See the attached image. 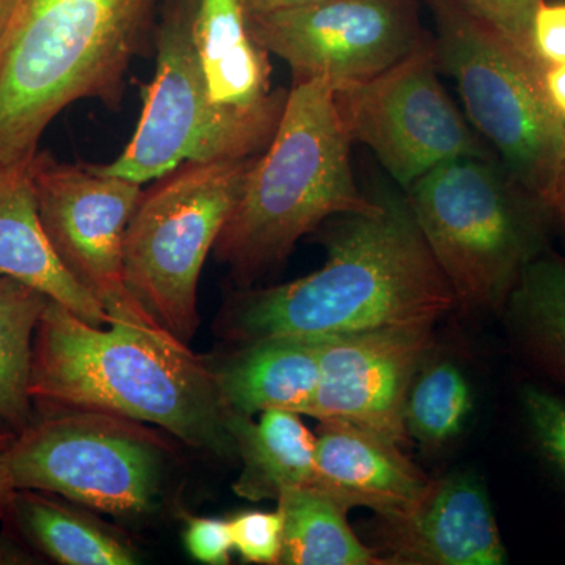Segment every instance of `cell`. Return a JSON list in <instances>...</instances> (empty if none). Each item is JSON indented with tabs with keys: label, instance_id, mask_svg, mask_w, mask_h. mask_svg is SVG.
Listing matches in <instances>:
<instances>
[{
	"label": "cell",
	"instance_id": "obj_27",
	"mask_svg": "<svg viewBox=\"0 0 565 565\" xmlns=\"http://www.w3.org/2000/svg\"><path fill=\"white\" fill-rule=\"evenodd\" d=\"M230 522L233 548L245 563L278 565L282 552L281 512L247 511Z\"/></svg>",
	"mask_w": 565,
	"mask_h": 565
},
{
	"label": "cell",
	"instance_id": "obj_11",
	"mask_svg": "<svg viewBox=\"0 0 565 565\" xmlns=\"http://www.w3.org/2000/svg\"><path fill=\"white\" fill-rule=\"evenodd\" d=\"M253 39L291 66L294 82L333 88L384 73L424 46L419 0H327L247 17Z\"/></svg>",
	"mask_w": 565,
	"mask_h": 565
},
{
	"label": "cell",
	"instance_id": "obj_18",
	"mask_svg": "<svg viewBox=\"0 0 565 565\" xmlns=\"http://www.w3.org/2000/svg\"><path fill=\"white\" fill-rule=\"evenodd\" d=\"M0 277L39 289L84 321L115 323L58 262L41 223L31 162H0Z\"/></svg>",
	"mask_w": 565,
	"mask_h": 565
},
{
	"label": "cell",
	"instance_id": "obj_14",
	"mask_svg": "<svg viewBox=\"0 0 565 565\" xmlns=\"http://www.w3.org/2000/svg\"><path fill=\"white\" fill-rule=\"evenodd\" d=\"M195 9L196 0H166L154 32L156 73L136 132L115 161L95 166L99 172L143 184L199 159L206 103L193 39Z\"/></svg>",
	"mask_w": 565,
	"mask_h": 565
},
{
	"label": "cell",
	"instance_id": "obj_3",
	"mask_svg": "<svg viewBox=\"0 0 565 565\" xmlns=\"http://www.w3.org/2000/svg\"><path fill=\"white\" fill-rule=\"evenodd\" d=\"M159 0H18L0 47V162L29 163L71 104L118 109Z\"/></svg>",
	"mask_w": 565,
	"mask_h": 565
},
{
	"label": "cell",
	"instance_id": "obj_15",
	"mask_svg": "<svg viewBox=\"0 0 565 565\" xmlns=\"http://www.w3.org/2000/svg\"><path fill=\"white\" fill-rule=\"evenodd\" d=\"M382 565H503L508 552L486 486L470 473L430 479L403 515L379 519Z\"/></svg>",
	"mask_w": 565,
	"mask_h": 565
},
{
	"label": "cell",
	"instance_id": "obj_32",
	"mask_svg": "<svg viewBox=\"0 0 565 565\" xmlns=\"http://www.w3.org/2000/svg\"><path fill=\"white\" fill-rule=\"evenodd\" d=\"M545 90L550 102L565 121V65L550 66L544 74Z\"/></svg>",
	"mask_w": 565,
	"mask_h": 565
},
{
	"label": "cell",
	"instance_id": "obj_22",
	"mask_svg": "<svg viewBox=\"0 0 565 565\" xmlns=\"http://www.w3.org/2000/svg\"><path fill=\"white\" fill-rule=\"evenodd\" d=\"M282 515V565H382L348 522L344 504L313 484L289 487L277 500Z\"/></svg>",
	"mask_w": 565,
	"mask_h": 565
},
{
	"label": "cell",
	"instance_id": "obj_16",
	"mask_svg": "<svg viewBox=\"0 0 565 565\" xmlns=\"http://www.w3.org/2000/svg\"><path fill=\"white\" fill-rule=\"evenodd\" d=\"M429 481L401 445L348 423L319 426L313 486L345 508L371 509L379 519L403 515Z\"/></svg>",
	"mask_w": 565,
	"mask_h": 565
},
{
	"label": "cell",
	"instance_id": "obj_21",
	"mask_svg": "<svg viewBox=\"0 0 565 565\" xmlns=\"http://www.w3.org/2000/svg\"><path fill=\"white\" fill-rule=\"evenodd\" d=\"M503 310L520 355L565 392V256L548 248L527 264Z\"/></svg>",
	"mask_w": 565,
	"mask_h": 565
},
{
	"label": "cell",
	"instance_id": "obj_10",
	"mask_svg": "<svg viewBox=\"0 0 565 565\" xmlns=\"http://www.w3.org/2000/svg\"><path fill=\"white\" fill-rule=\"evenodd\" d=\"M31 177L44 233L66 273L92 294L115 323L172 334L129 292L122 244L141 199L140 182L36 152ZM174 338V337H173Z\"/></svg>",
	"mask_w": 565,
	"mask_h": 565
},
{
	"label": "cell",
	"instance_id": "obj_28",
	"mask_svg": "<svg viewBox=\"0 0 565 565\" xmlns=\"http://www.w3.org/2000/svg\"><path fill=\"white\" fill-rule=\"evenodd\" d=\"M184 545L192 559L206 565H226L232 561L233 539L228 520L189 516Z\"/></svg>",
	"mask_w": 565,
	"mask_h": 565
},
{
	"label": "cell",
	"instance_id": "obj_12",
	"mask_svg": "<svg viewBox=\"0 0 565 565\" xmlns=\"http://www.w3.org/2000/svg\"><path fill=\"white\" fill-rule=\"evenodd\" d=\"M193 39L206 103L196 161L262 154L277 132L289 92L270 87V54L253 39L241 0H196Z\"/></svg>",
	"mask_w": 565,
	"mask_h": 565
},
{
	"label": "cell",
	"instance_id": "obj_5",
	"mask_svg": "<svg viewBox=\"0 0 565 565\" xmlns=\"http://www.w3.org/2000/svg\"><path fill=\"white\" fill-rule=\"evenodd\" d=\"M405 195L463 310H503L527 264L548 250V207L498 158L441 163Z\"/></svg>",
	"mask_w": 565,
	"mask_h": 565
},
{
	"label": "cell",
	"instance_id": "obj_35",
	"mask_svg": "<svg viewBox=\"0 0 565 565\" xmlns=\"http://www.w3.org/2000/svg\"><path fill=\"white\" fill-rule=\"evenodd\" d=\"M17 3L18 0H0V47H2L7 32H9L14 10H17Z\"/></svg>",
	"mask_w": 565,
	"mask_h": 565
},
{
	"label": "cell",
	"instance_id": "obj_4",
	"mask_svg": "<svg viewBox=\"0 0 565 565\" xmlns=\"http://www.w3.org/2000/svg\"><path fill=\"white\" fill-rule=\"evenodd\" d=\"M352 143L333 85L294 82L277 132L212 250L234 280L250 285L337 215L377 210V195L367 196L353 177Z\"/></svg>",
	"mask_w": 565,
	"mask_h": 565
},
{
	"label": "cell",
	"instance_id": "obj_7",
	"mask_svg": "<svg viewBox=\"0 0 565 565\" xmlns=\"http://www.w3.org/2000/svg\"><path fill=\"white\" fill-rule=\"evenodd\" d=\"M424 2L438 70L455 77L468 118L505 169L546 203L565 150V121L545 90V71L455 0Z\"/></svg>",
	"mask_w": 565,
	"mask_h": 565
},
{
	"label": "cell",
	"instance_id": "obj_19",
	"mask_svg": "<svg viewBox=\"0 0 565 565\" xmlns=\"http://www.w3.org/2000/svg\"><path fill=\"white\" fill-rule=\"evenodd\" d=\"M299 414L264 412L258 422L228 411L226 423L243 462L234 493L244 500L277 501L289 487L313 484L316 434Z\"/></svg>",
	"mask_w": 565,
	"mask_h": 565
},
{
	"label": "cell",
	"instance_id": "obj_29",
	"mask_svg": "<svg viewBox=\"0 0 565 565\" xmlns=\"http://www.w3.org/2000/svg\"><path fill=\"white\" fill-rule=\"evenodd\" d=\"M533 44L545 68L565 65V2H542L533 20Z\"/></svg>",
	"mask_w": 565,
	"mask_h": 565
},
{
	"label": "cell",
	"instance_id": "obj_6",
	"mask_svg": "<svg viewBox=\"0 0 565 565\" xmlns=\"http://www.w3.org/2000/svg\"><path fill=\"white\" fill-rule=\"evenodd\" d=\"M256 159L180 163L141 193L126 228V286L182 344L189 345L199 330L200 275L243 196Z\"/></svg>",
	"mask_w": 565,
	"mask_h": 565
},
{
	"label": "cell",
	"instance_id": "obj_36",
	"mask_svg": "<svg viewBox=\"0 0 565 565\" xmlns=\"http://www.w3.org/2000/svg\"><path fill=\"white\" fill-rule=\"evenodd\" d=\"M17 435L18 434L14 433L10 426H7L6 423H0V451H3V449H9L10 446L13 445Z\"/></svg>",
	"mask_w": 565,
	"mask_h": 565
},
{
	"label": "cell",
	"instance_id": "obj_13",
	"mask_svg": "<svg viewBox=\"0 0 565 565\" xmlns=\"http://www.w3.org/2000/svg\"><path fill=\"white\" fill-rule=\"evenodd\" d=\"M434 351V326L386 327L322 338L318 390L307 416L352 424L407 444L405 403Z\"/></svg>",
	"mask_w": 565,
	"mask_h": 565
},
{
	"label": "cell",
	"instance_id": "obj_31",
	"mask_svg": "<svg viewBox=\"0 0 565 565\" xmlns=\"http://www.w3.org/2000/svg\"><path fill=\"white\" fill-rule=\"evenodd\" d=\"M321 2H327V0H241L247 17L274 13V11L302 9V7L315 6V3Z\"/></svg>",
	"mask_w": 565,
	"mask_h": 565
},
{
	"label": "cell",
	"instance_id": "obj_24",
	"mask_svg": "<svg viewBox=\"0 0 565 565\" xmlns=\"http://www.w3.org/2000/svg\"><path fill=\"white\" fill-rule=\"evenodd\" d=\"M429 359L408 390L405 429L419 444L440 448L462 433L473 411V393L455 362Z\"/></svg>",
	"mask_w": 565,
	"mask_h": 565
},
{
	"label": "cell",
	"instance_id": "obj_9",
	"mask_svg": "<svg viewBox=\"0 0 565 565\" xmlns=\"http://www.w3.org/2000/svg\"><path fill=\"white\" fill-rule=\"evenodd\" d=\"M438 71L433 35L384 73L333 88L351 140L370 147L403 189L455 159L498 158L449 99Z\"/></svg>",
	"mask_w": 565,
	"mask_h": 565
},
{
	"label": "cell",
	"instance_id": "obj_25",
	"mask_svg": "<svg viewBox=\"0 0 565 565\" xmlns=\"http://www.w3.org/2000/svg\"><path fill=\"white\" fill-rule=\"evenodd\" d=\"M522 411L535 455L565 492V399L527 385L522 392Z\"/></svg>",
	"mask_w": 565,
	"mask_h": 565
},
{
	"label": "cell",
	"instance_id": "obj_34",
	"mask_svg": "<svg viewBox=\"0 0 565 565\" xmlns=\"http://www.w3.org/2000/svg\"><path fill=\"white\" fill-rule=\"evenodd\" d=\"M9 449L0 451V505L7 504L10 494L13 493L14 490L13 478H11Z\"/></svg>",
	"mask_w": 565,
	"mask_h": 565
},
{
	"label": "cell",
	"instance_id": "obj_1",
	"mask_svg": "<svg viewBox=\"0 0 565 565\" xmlns=\"http://www.w3.org/2000/svg\"><path fill=\"white\" fill-rule=\"evenodd\" d=\"M377 210L323 223L321 269L285 285L248 289L223 307L217 333L234 344L435 326L457 307L407 195L375 193Z\"/></svg>",
	"mask_w": 565,
	"mask_h": 565
},
{
	"label": "cell",
	"instance_id": "obj_17",
	"mask_svg": "<svg viewBox=\"0 0 565 565\" xmlns=\"http://www.w3.org/2000/svg\"><path fill=\"white\" fill-rule=\"evenodd\" d=\"M323 337H280L237 344L210 364L225 407L253 418L269 411L305 415L319 382Z\"/></svg>",
	"mask_w": 565,
	"mask_h": 565
},
{
	"label": "cell",
	"instance_id": "obj_8",
	"mask_svg": "<svg viewBox=\"0 0 565 565\" xmlns=\"http://www.w3.org/2000/svg\"><path fill=\"white\" fill-rule=\"evenodd\" d=\"M140 423L92 411L54 408L10 446L14 489L58 494L122 519L154 511L166 452Z\"/></svg>",
	"mask_w": 565,
	"mask_h": 565
},
{
	"label": "cell",
	"instance_id": "obj_26",
	"mask_svg": "<svg viewBox=\"0 0 565 565\" xmlns=\"http://www.w3.org/2000/svg\"><path fill=\"white\" fill-rule=\"evenodd\" d=\"M460 9L508 41L523 57L542 71L533 44L535 10L544 0H455Z\"/></svg>",
	"mask_w": 565,
	"mask_h": 565
},
{
	"label": "cell",
	"instance_id": "obj_30",
	"mask_svg": "<svg viewBox=\"0 0 565 565\" xmlns=\"http://www.w3.org/2000/svg\"><path fill=\"white\" fill-rule=\"evenodd\" d=\"M545 204L552 214L553 223L559 225L565 232V150Z\"/></svg>",
	"mask_w": 565,
	"mask_h": 565
},
{
	"label": "cell",
	"instance_id": "obj_20",
	"mask_svg": "<svg viewBox=\"0 0 565 565\" xmlns=\"http://www.w3.org/2000/svg\"><path fill=\"white\" fill-rule=\"evenodd\" d=\"M29 544L63 565L140 563L131 542L95 515L39 490L14 489L7 501Z\"/></svg>",
	"mask_w": 565,
	"mask_h": 565
},
{
	"label": "cell",
	"instance_id": "obj_23",
	"mask_svg": "<svg viewBox=\"0 0 565 565\" xmlns=\"http://www.w3.org/2000/svg\"><path fill=\"white\" fill-rule=\"evenodd\" d=\"M50 299L25 282L0 277V422L17 434L33 419V338Z\"/></svg>",
	"mask_w": 565,
	"mask_h": 565
},
{
	"label": "cell",
	"instance_id": "obj_2",
	"mask_svg": "<svg viewBox=\"0 0 565 565\" xmlns=\"http://www.w3.org/2000/svg\"><path fill=\"white\" fill-rule=\"evenodd\" d=\"M29 392L46 407L154 424L193 449L236 457L210 363L167 334L95 326L50 299L33 338Z\"/></svg>",
	"mask_w": 565,
	"mask_h": 565
},
{
	"label": "cell",
	"instance_id": "obj_33",
	"mask_svg": "<svg viewBox=\"0 0 565 565\" xmlns=\"http://www.w3.org/2000/svg\"><path fill=\"white\" fill-rule=\"evenodd\" d=\"M39 564L31 550L22 546L10 535L0 533V565H32Z\"/></svg>",
	"mask_w": 565,
	"mask_h": 565
}]
</instances>
